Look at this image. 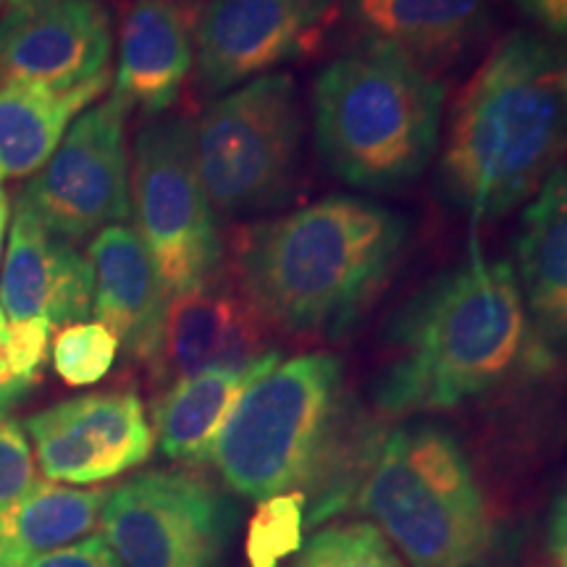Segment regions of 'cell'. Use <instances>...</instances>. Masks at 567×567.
Returning a JSON list of instances; mask_svg holds the SVG:
<instances>
[{
    "mask_svg": "<svg viewBox=\"0 0 567 567\" xmlns=\"http://www.w3.org/2000/svg\"><path fill=\"white\" fill-rule=\"evenodd\" d=\"M410 224L386 205L329 195L239 237V289L268 326L342 337L392 279Z\"/></svg>",
    "mask_w": 567,
    "mask_h": 567,
    "instance_id": "obj_1",
    "label": "cell"
},
{
    "mask_svg": "<svg viewBox=\"0 0 567 567\" xmlns=\"http://www.w3.org/2000/svg\"><path fill=\"white\" fill-rule=\"evenodd\" d=\"M389 344L373 386L389 415L452 410L507 384L536 352L513 264L473 250L402 305Z\"/></svg>",
    "mask_w": 567,
    "mask_h": 567,
    "instance_id": "obj_2",
    "label": "cell"
},
{
    "mask_svg": "<svg viewBox=\"0 0 567 567\" xmlns=\"http://www.w3.org/2000/svg\"><path fill=\"white\" fill-rule=\"evenodd\" d=\"M565 55L517 30L496 42L452 113L444 193L473 218H499L557 172L567 145Z\"/></svg>",
    "mask_w": 567,
    "mask_h": 567,
    "instance_id": "obj_3",
    "label": "cell"
},
{
    "mask_svg": "<svg viewBox=\"0 0 567 567\" xmlns=\"http://www.w3.org/2000/svg\"><path fill=\"white\" fill-rule=\"evenodd\" d=\"M342 431V363L334 354L310 352L276 360L234 405L213 444L210 463L237 494L264 502L300 492L329 473L310 520L334 515L344 505L354 450L339 460Z\"/></svg>",
    "mask_w": 567,
    "mask_h": 567,
    "instance_id": "obj_4",
    "label": "cell"
},
{
    "mask_svg": "<svg viewBox=\"0 0 567 567\" xmlns=\"http://www.w3.org/2000/svg\"><path fill=\"white\" fill-rule=\"evenodd\" d=\"M442 111V82L392 48L365 42L323 66L313 84L318 158L350 187L396 193L434 161Z\"/></svg>",
    "mask_w": 567,
    "mask_h": 567,
    "instance_id": "obj_5",
    "label": "cell"
},
{
    "mask_svg": "<svg viewBox=\"0 0 567 567\" xmlns=\"http://www.w3.org/2000/svg\"><path fill=\"white\" fill-rule=\"evenodd\" d=\"M413 567H481L496 547L484 488L439 425H400L360 442L350 492Z\"/></svg>",
    "mask_w": 567,
    "mask_h": 567,
    "instance_id": "obj_6",
    "label": "cell"
},
{
    "mask_svg": "<svg viewBox=\"0 0 567 567\" xmlns=\"http://www.w3.org/2000/svg\"><path fill=\"white\" fill-rule=\"evenodd\" d=\"M302 111L281 71L239 84L193 126L200 184L216 210L252 216L292 200L300 174Z\"/></svg>",
    "mask_w": 567,
    "mask_h": 567,
    "instance_id": "obj_7",
    "label": "cell"
},
{
    "mask_svg": "<svg viewBox=\"0 0 567 567\" xmlns=\"http://www.w3.org/2000/svg\"><path fill=\"white\" fill-rule=\"evenodd\" d=\"M130 203L168 297L216 279L224 243L195 168L193 124L155 118L134 140Z\"/></svg>",
    "mask_w": 567,
    "mask_h": 567,
    "instance_id": "obj_8",
    "label": "cell"
},
{
    "mask_svg": "<svg viewBox=\"0 0 567 567\" xmlns=\"http://www.w3.org/2000/svg\"><path fill=\"white\" fill-rule=\"evenodd\" d=\"M103 536L124 567H221L237 509L187 471H147L105 494Z\"/></svg>",
    "mask_w": 567,
    "mask_h": 567,
    "instance_id": "obj_9",
    "label": "cell"
},
{
    "mask_svg": "<svg viewBox=\"0 0 567 567\" xmlns=\"http://www.w3.org/2000/svg\"><path fill=\"white\" fill-rule=\"evenodd\" d=\"M126 105L116 97L84 111L63 134L53 158L34 174L19 200L63 243H80L130 218Z\"/></svg>",
    "mask_w": 567,
    "mask_h": 567,
    "instance_id": "obj_10",
    "label": "cell"
},
{
    "mask_svg": "<svg viewBox=\"0 0 567 567\" xmlns=\"http://www.w3.org/2000/svg\"><path fill=\"white\" fill-rule=\"evenodd\" d=\"M92 302L95 276L90 260L53 237L19 200L0 276V308L9 321L13 373L24 384H38L53 329L82 323L92 313Z\"/></svg>",
    "mask_w": 567,
    "mask_h": 567,
    "instance_id": "obj_11",
    "label": "cell"
},
{
    "mask_svg": "<svg viewBox=\"0 0 567 567\" xmlns=\"http://www.w3.org/2000/svg\"><path fill=\"white\" fill-rule=\"evenodd\" d=\"M339 0H200L195 63L205 92L239 87L316 51L334 24Z\"/></svg>",
    "mask_w": 567,
    "mask_h": 567,
    "instance_id": "obj_12",
    "label": "cell"
},
{
    "mask_svg": "<svg viewBox=\"0 0 567 567\" xmlns=\"http://www.w3.org/2000/svg\"><path fill=\"white\" fill-rule=\"evenodd\" d=\"M38 463L51 481L101 484L151 457L155 434L134 392H95L59 402L27 421Z\"/></svg>",
    "mask_w": 567,
    "mask_h": 567,
    "instance_id": "obj_13",
    "label": "cell"
},
{
    "mask_svg": "<svg viewBox=\"0 0 567 567\" xmlns=\"http://www.w3.org/2000/svg\"><path fill=\"white\" fill-rule=\"evenodd\" d=\"M111 17L97 0L11 6L0 17V84L53 92L109 74Z\"/></svg>",
    "mask_w": 567,
    "mask_h": 567,
    "instance_id": "obj_14",
    "label": "cell"
},
{
    "mask_svg": "<svg viewBox=\"0 0 567 567\" xmlns=\"http://www.w3.org/2000/svg\"><path fill=\"white\" fill-rule=\"evenodd\" d=\"M268 323L243 289L210 279L168 300L153 373L172 386L210 368L250 365L266 352Z\"/></svg>",
    "mask_w": 567,
    "mask_h": 567,
    "instance_id": "obj_15",
    "label": "cell"
},
{
    "mask_svg": "<svg viewBox=\"0 0 567 567\" xmlns=\"http://www.w3.org/2000/svg\"><path fill=\"white\" fill-rule=\"evenodd\" d=\"M195 0H126L113 97L145 116L179 101L195 63Z\"/></svg>",
    "mask_w": 567,
    "mask_h": 567,
    "instance_id": "obj_16",
    "label": "cell"
},
{
    "mask_svg": "<svg viewBox=\"0 0 567 567\" xmlns=\"http://www.w3.org/2000/svg\"><path fill=\"white\" fill-rule=\"evenodd\" d=\"M90 266L95 276L92 313L116 334L130 358L153 363L168 292L140 234L122 224L105 226L90 243Z\"/></svg>",
    "mask_w": 567,
    "mask_h": 567,
    "instance_id": "obj_17",
    "label": "cell"
},
{
    "mask_svg": "<svg viewBox=\"0 0 567 567\" xmlns=\"http://www.w3.org/2000/svg\"><path fill=\"white\" fill-rule=\"evenodd\" d=\"M513 268L542 334L567 342V168H557L523 210Z\"/></svg>",
    "mask_w": 567,
    "mask_h": 567,
    "instance_id": "obj_18",
    "label": "cell"
},
{
    "mask_svg": "<svg viewBox=\"0 0 567 567\" xmlns=\"http://www.w3.org/2000/svg\"><path fill=\"white\" fill-rule=\"evenodd\" d=\"M365 42L386 45L417 66L446 63L484 32L486 0H350Z\"/></svg>",
    "mask_w": 567,
    "mask_h": 567,
    "instance_id": "obj_19",
    "label": "cell"
},
{
    "mask_svg": "<svg viewBox=\"0 0 567 567\" xmlns=\"http://www.w3.org/2000/svg\"><path fill=\"white\" fill-rule=\"evenodd\" d=\"M281 360L279 352H266L250 365L210 368V371L174 381L155 402V439L168 460L187 465L210 463L213 444L229 421L234 405L250 386L255 375Z\"/></svg>",
    "mask_w": 567,
    "mask_h": 567,
    "instance_id": "obj_20",
    "label": "cell"
},
{
    "mask_svg": "<svg viewBox=\"0 0 567 567\" xmlns=\"http://www.w3.org/2000/svg\"><path fill=\"white\" fill-rule=\"evenodd\" d=\"M105 87L109 74L66 92L0 84V184L38 174L59 151L71 118Z\"/></svg>",
    "mask_w": 567,
    "mask_h": 567,
    "instance_id": "obj_21",
    "label": "cell"
},
{
    "mask_svg": "<svg viewBox=\"0 0 567 567\" xmlns=\"http://www.w3.org/2000/svg\"><path fill=\"white\" fill-rule=\"evenodd\" d=\"M103 488L34 484L0 509V567H30L34 559L82 542L101 520Z\"/></svg>",
    "mask_w": 567,
    "mask_h": 567,
    "instance_id": "obj_22",
    "label": "cell"
},
{
    "mask_svg": "<svg viewBox=\"0 0 567 567\" xmlns=\"http://www.w3.org/2000/svg\"><path fill=\"white\" fill-rule=\"evenodd\" d=\"M305 494L287 492L268 496L258 505L247 528L250 567H276L302 547Z\"/></svg>",
    "mask_w": 567,
    "mask_h": 567,
    "instance_id": "obj_23",
    "label": "cell"
},
{
    "mask_svg": "<svg viewBox=\"0 0 567 567\" xmlns=\"http://www.w3.org/2000/svg\"><path fill=\"white\" fill-rule=\"evenodd\" d=\"M289 567H405L381 536L368 523L331 526L316 534Z\"/></svg>",
    "mask_w": 567,
    "mask_h": 567,
    "instance_id": "obj_24",
    "label": "cell"
},
{
    "mask_svg": "<svg viewBox=\"0 0 567 567\" xmlns=\"http://www.w3.org/2000/svg\"><path fill=\"white\" fill-rule=\"evenodd\" d=\"M118 347L116 334L101 321L71 323L53 339V368L69 386L97 384L116 363Z\"/></svg>",
    "mask_w": 567,
    "mask_h": 567,
    "instance_id": "obj_25",
    "label": "cell"
},
{
    "mask_svg": "<svg viewBox=\"0 0 567 567\" xmlns=\"http://www.w3.org/2000/svg\"><path fill=\"white\" fill-rule=\"evenodd\" d=\"M38 484L30 439L24 429L0 410V509Z\"/></svg>",
    "mask_w": 567,
    "mask_h": 567,
    "instance_id": "obj_26",
    "label": "cell"
},
{
    "mask_svg": "<svg viewBox=\"0 0 567 567\" xmlns=\"http://www.w3.org/2000/svg\"><path fill=\"white\" fill-rule=\"evenodd\" d=\"M30 567H124L116 551L109 547L103 534L87 536L71 547L55 549L51 555L34 559Z\"/></svg>",
    "mask_w": 567,
    "mask_h": 567,
    "instance_id": "obj_27",
    "label": "cell"
},
{
    "mask_svg": "<svg viewBox=\"0 0 567 567\" xmlns=\"http://www.w3.org/2000/svg\"><path fill=\"white\" fill-rule=\"evenodd\" d=\"M30 389H32L30 384H24V381L13 373L9 321H6L3 308H0V410L17 405V402H21V396L30 392Z\"/></svg>",
    "mask_w": 567,
    "mask_h": 567,
    "instance_id": "obj_28",
    "label": "cell"
},
{
    "mask_svg": "<svg viewBox=\"0 0 567 567\" xmlns=\"http://www.w3.org/2000/svg\"><path fill=\"white\" fill-rule=\"evenodd\" d=\"M542 30L567 40V0H509Z\"/></svg>",
    "mask_w": 567,
    "mask_h": 567,
    "instance_id": "obj_29",
    "label": "cell"
},
{
    "mask_svg": "<svg viewBox=\"0 0 567 567\" xmlns=\"http://www.w3.org/2000/svg\"><path fill=\"white\" fill-rule=\"evenodd\" d=\"M565 542H567V488L565 494L559 496L555 517H551V544H555V549H559Z\"/></svg>",
    "mask_w": 567,
    "mask_h": 567,
    "instance_id": "obj_30",
    "label": "cell"
},
{
    "mask_svg": "<svg viewBox=\"0 0 567 567\" xmlns=\"http://www.w3.org/2000/svg\"><path fill=\"white\" fill-rule=\"evenodd\" d=\"M9 218H11V203H9V193L0 184V255H3V237L6 229H9Z\"/></svg>",
    "mask_w": 567,
    "mask_h": 567,
    "instance_id": "obj_31",
    "label": "cell"
},
{
    "mask_svg": "<svg viewBox=\"0 0 567 567\" xmlns=\"http://www.w3.org/2000/svg\"><path fill=\"white\" fill-rule=\"evenodd\" d=\"M563 92H565V109H567V61H565V69H563Z\"/></svg>",
    "mask_w": 567,
    "mask_h": 567,
    "instance_id": "obj_32",
    "label": "cell"
},
{
    "mask_svg": "<svg viewBox=\"0 0 567 567\" xmlns=\"http://www.w3.org/2000/svg\"><path fill=\"white\" fill-rule=\"evenodd\" d=\"M11 6H27V3H45V0H9Z\"/></svg>",
    "mask_w": 567,
    "mask_h": 567,
    "instance_id": "obj_33",
    "label": "cell"
},
{
    "mask_svg": "<svg viewBox=\"0 0 567 567\" xmlns=\"http://www.w3.org/2000/svg\"><path fill=\"white\" fill-rule=\"evenodd\" d=\"M557 555H559V557H563V567H567V542L563 544V547H559V549H557Z\"/></svg>",
    "mask_w": 567,
    "mask_h": 567,
    "instance_id": "obj_34",
    "label": "cell"
}]
</instances>
